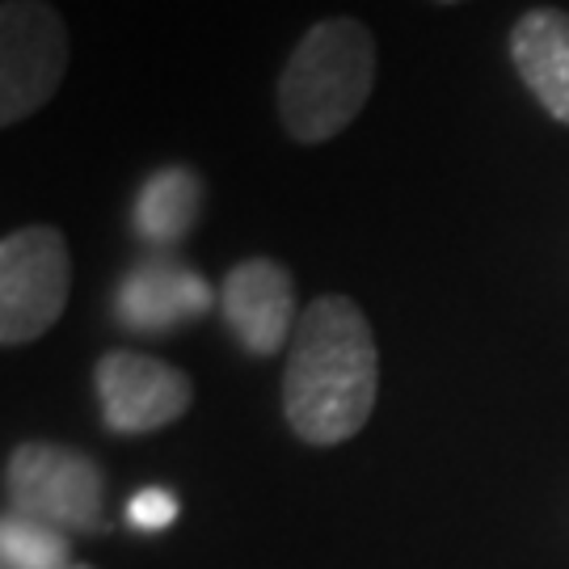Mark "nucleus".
<instances>
[{"label": "nucleus", "instance_id": "f257e3e1", "mask_svg": "<svg viewBox=\"0 0 569 569\" xmlns=\"http://www.w3.org/2000/svg\"><path fill=\"white\" fill-rule=\"evenodd\" d=\"M380 397V350L350 296H317L287 346V427L312 448H338L367 427Z\"/></svg>", "mask_w": 569, "mask_h": 569}, {"label": "nucleus", "instance_id": "f03ea898", "mask_svg": "<svg viewBox=\"0 0 569 569\" xmlns=\"http://www.w3.org/2000/svg\"><path fill=\"white\" fill-rule=\"evenodd\" d=\"M376 89V39L363 21L308 26L279 77V122L296 143H329L363 114Z\"/></svg>", "mask_w": 569, "mask_h": 569}, {"label": "nucleus", "instance_id": "7ed1b4c3", "mask_svg": "<svg viewBox=\"0 0 569 569\" xmlns=\"http://www.w3.org/2000/svg\"><path fill=\"white\" fill-rule=\"evenodd\" d=\"M9 510L39 519L63 536H98L110 531L106 477L84 451L63 443H21L4 460Z\"/></svg>", "mask_w": 569, "mask_h": 569}, {"label": "nucleus", "instance_id": "20e7f679", "mask_svg": "<svg viewBox=\"0 0 569 569\" xmlns=\"http://www.w3.org/2000/svg\"><path fill=\"white\" fill-rule=\"evenodd\" d=\"M72 253L60 228L30 224L0 241V342L30 346L63 317Z\"/></svg>", "mask_w": 569, "mask_h": 569}, {"label": "nucleus", "instance_id": "39448f33", "mask_svg": "<svg viewBox=\"0 0 569 569\" xmlns=\"http://www.w3.org/2000/svg\"><path fill=\"white\" fill-rule=\"evenodd\" d=\"M68 26L47 0L0 4V127H18L60 93Z\"/></svg>", "mask_w": 569, "mask_h": 569}, {"label": "nucleus", "instance_id": "423d86ee", "mask_svg": "<svg viewBox=\"0 0 569 569\" xmlns=\"http://www.w3.org/2000/svg\"><path fill=\"white\" fill-rule=\"evenodd\" d=\"M93 385L102 422L114 435H152L178 422L194 401V385L182 367L140 350H106L93 367Z\"/></svg>", "mask_w": 569, "mask_h": 569}, {"label": "nucleus", "instance_id": "0eeeda50", "mask_svg": "<svg viewBox=\"0 0 569 569\" xmlns=\"http://www.w3.org/2000/svg\"><path fill=\"white\" fill-rule=\"evenodd\" d=\"M220 312H224L232 338L249 355H258V359L279 355L283 346H291V333L300 326L291 270L274 258L237 262L220 287Z\"/></svg>", "mask_w": 569, "mask_h": 569}, {"label": "nucleus", "instance_id": "6e6552de", "mask_svg": "<svg viewBox=\"0 0 569 569\" xmlns=\"http://www.w3.org/2000/svg\"><path fill=\"white\" fill-rule=\"evenodd\" d=\"M216 291L194 266L178 258H148L114 291V317L131 333H169L216 308Z\"/></svg>", "mask_w": 569, "mask_h": 569}, {"label": "nucleus", "instance_id": "1a4fd4ad", "mask_svg": "<svg viewBox=\"0 0 569 569\" xmlns=\"http://www.w3.org/2000/svg\"><path fill=\"white\" fill-rule=\"evenodd\" d=\"M510 60L531 98L569 127V13L531 9L510 30Z\"/></svg>", "mask_w": 569, "mask_h": 569}, {"label": "nucleus", "instance_id": "9d476101", "mask_svg": "<svg viewBox=\"0 0 569 569\" xmlns=\"http://www.w3.org/2000/svg\"><path fill=\"white\" fill-rule=\"evenodd\" d=\"M203 211V182L190 164H164L157 169L136 194V232L157 249H173L182 244Z\"/></svg>", "mask_w": 569, "mask_h": 569}, {"label": "nucleus", "instance_id": "9b49d317", "mask_svg": "<svg viewBox=\"0 0 569 569\" xmlns=\"http://www.w3.org/2000/svg\"><path fill=\"white\" fill-rule=\"evenodd\" d=\"M0 557H4V569H84L72 566V545L63 531L13 510L0 523Z\"/></svg>", "mask_w": 569, "mask_h": 569}, {"label": "nucleus", "instance_id": "f8f14e48", "mask_svg": "<svg viewBox=\"0 0 569 569\" xmlns=\"http://www.w3.org/2000/svg\"><path fill=\"white\" fill-rule=\"evenodd\" d=\"M178 519V498L169 489H140L131 502H127V523L140 531L169 528Z\"/></svg>", "mask_w": 569, "mask_h": 569}, {"label": "nucleus", "instance_id": "ddd939ff", "mask_svg": "<svg viewBox=\"0 0 569 569\" xmlns=\"http://www.w3.org/2000/svg\"><path fill=\"white\" fill-rule=\"evenodd\" d=\"M439 4H465V0H439Z\"/></svg>", "mask_w": 569, "mask_h": 569}]
</instances>
